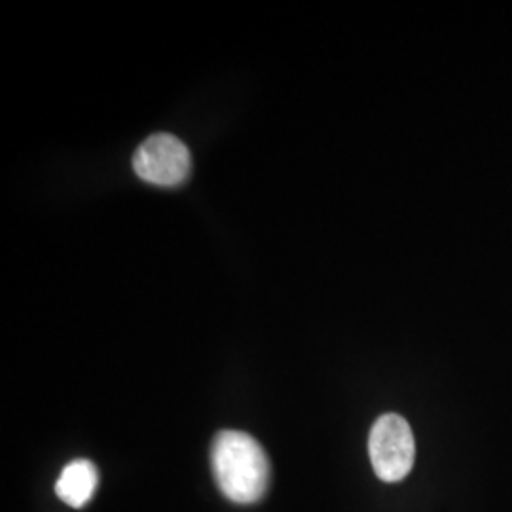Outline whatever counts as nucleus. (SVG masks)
Here are the masks:
<instances>
[{
    "label": "nucleus",
    "mask_w": 512,
    "mask_h": 512,
    "mask_svg": "<svg viewBox=\"0 0 512 512\" xmlns=\"http://www.w3.org/2000/svg\"><path fill=\"white\" fill-rule=\"evenodd\" d=\"M211 469L220 492L239 505L260 501L270 486V459L243 431H220L211 444Z\"/></svg>",
    "instance_id": "obj_1"
},
{
    "label": "nucleus",
    "mask_w": 512,
    "mask_h": 512,
    "mask_svg": "<svg viewBox=\"0 0 512 512\" xmlns=\"http://www.w3.org/2000/svg\"><path fill=\"white\" fill-rule=\"evenodd\" d=\"M368 454L380 480H403L412 471L416 459V442L410 423L399 414L380 416L370 429Z\"/></svg>",
    "instance_id": "obj_2"
},
{
    "label": "nucleus",
    "mask_w": 512,
    "mask_h": 512,
    "mask_svg": "<svg viewBox=\"0 0 512 512\" xmlns=\"http://www.w3.org/2000/svg\"><path fill=\"white\" fill-rule=\"evenodd\" d=\"M192 167L190 152L183 141L169 133H156L148 137L133 156L135 173L150 184L179 186Z\"/></svg>",
    "instance_id": "obj_3"
},
{
    "label": "nucleus",
    "mask_w": 512,
    "mask_h": 512,
    "mask_svg": "<svg viewBox=\"0 0 512 512\" xmlns=\"http://www.w3.org/2000/svg\"><path fill=\"white\" fill-rule=\"evenodd\" d=\"M99 486L97 467L90 459H74L65 465L55 482V494L73 509H82L92 501Z\"/></svg>",
    "instance_id": "obj_4"
}]
</instances>
